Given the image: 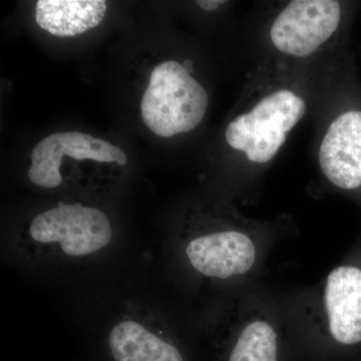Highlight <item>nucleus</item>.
Instances as JSON below:
<instances>
[{
  "instance_id": "11",
  "label": "nucleus",
  "mask_w": 361,
  "mask_h": 361,
  "mask_svg": "<svg viewBox=\"0 0 361 361\" xmlns=\"http://www.w3.org/2000/svg\"><path fill=\"white\" fill-rule=\"evenodd\" d=\"M235 327L226 361H278L279 341L274 323L251 315Z\"/></svg>"
},
{
  "instance_id": "4",
  "label": "nucleus",
  "mask_w": 361,
  "mask_h": 361,
  "mask_svg": "<svg viewBox=\"0 0 361 361\" xmlns=\"http://www.w3.org/2000/svg\"><path fill=\"white\" fill-rule=\"evenodd\" d=\"M180 248L195 274L218 281L244 276L258 260V246L252 237L230 228L195 233Z\"/></svg>"
},
{
  "instance_id": "10",
  "label": "nucleus",
  "mask_w": 361,
  "mask_h": 361,
  "mask_svg": "<svg viewBox=\"0 0 361 361\" xmlns=\"http://www.w3.org/2000/svg\"><path fill=\"white\" fill-rule=\"evenodd\" d=\"M106 11L104 0H39L35 21L54 37H75L101 25Z\"/></svg>"
},
{
  "instance_id": "2",
  "label": "nucleus",
  "mask_w": 361,
  "mask_h": 361,
  "mask_svg": "<svg viewBox=\"0 0 361 361\" xmlns=\"http://www.w3.org/2000/svg\"><path fill=\"white\" fill-rule=\"evenodd\" d=\"M208 104L206 90L182 63L163 61L152 71L142 94V122L161 137L191 132L203 121Z\"/></svg>"
},
{
  "instance_id": "9",
  "label": "nucleus",
  "mask_w": 361,
  "mask_h": 361,
  "mask_svg": "<svg viewBox=\"0 0 361 361\" xmlns=\"http://www.w3.org/2000/svg\"><path fill=\"white\" fill-rule=\"evenodd\" d=\"M325 177L339 189L361 187V111L342 114L330 125L318 154Z\"/></svg>"
},
{
  "instance_id": "1",
  "label": "nucleus",
  "mask_w": 361,
  "mask_h": 361,
  "mask_svg": "<svg viewBox=\"0 0 361 361\" xmlns=\"http://www.w3.org/2000/svg\"><path fill=\"white\" fill-rule=\"evenodd\" d=\"M113 236L103 211L82 203H59L33 218L20 246L32 257L80 261L108 249Z\"/></svg>"
},
{
  "instance_id": "6",
  "label": "nucleus",
  "mask_w": 361,
  "mask_h": 361,
  "mask_svg": "<svg viewBox=\"0 0 361 361\" xmlns=\"http://www.w3.org/2000/svg\"><path fill=\"white\" fill-rule=\"evenodd\" d=\"M65 156L75 160L127 165L128 158L120 147L82 132L54 133L35 147L28 179L35 186L56 189L63 184L61 161Z\"/></svg>"
},
{
  "instance_id": "12",
  "label": "nucleus",
  "mask_w": 361,
  "mask_h": 361,
  "mask_svg": "<svg viewBox=\"0 0 361 361\" xmlns=\"http://www.w3.org/2000/svg\"><path fill=\"white\" fill-rule=\"evenodd\" d=\"M223 4H225V1H221V0H199L197 1L198 6L205 11H216Z\"/></svg>"
},
{
  "instance_id": "7",
  "label": "nucleus",
  "mask_w": 361,
  "mask_h": 361,
  "mask_svg": "<svg viewBox=\"0 0 361 361\" xmlns=\"http://www.w3.org/2000/svg\"><path fill=\"white\" fill-rule=\"evenodd\" d=\"M104 361H187L165 329L140 312L121 316L106 332Z\"/></svg>"
},
{
  "instance_id": "8",
  "label": "nucleus",
  "mask_w": 361,
  "mask_h": 361,
  "mask_svg": "<svg viewBox=\"0 0 361 361\" xmlns=\"http://www.w3.org/2000/svg\"><path fill=\"white\" fill-rule=\"evenodd\" d=\"M327 329L343 346L361 343V268L344 264L329 273L323 288Z\"/></svg>"
},
{
  "instance_id": "3",
  "label": "nucleus",
  "mask_w": 361,
  "mask_h": 361,
  "mask_svg": "<svg viewBox=\"0 0 361 361\" xmlns=\"http://www.w3.org/2000/svg\"><path fill=\"white\" fill-rule=\"evenodd\" d=\"M305 113L302 97L292 90H277L263 97L248 113L234 118L226 129V141L233 149L243 152L252 163H268Z\"/></svg>"
},
{
  "instance_id": "5",
  "label": "nucleus",
  "mask_w": 361,
  "mask_h": 361,
  "mask_svg": "<svg viewBox=\"0 0 361 361\" xmlns=\"http://www.w3.org/2000/svg\"><path fill=\"white\" fill-rule=\"evenodd\" d=\"M341 6L334 0H295L281 11L270 28V39L278 51L306 58L336 32Z\"/></svg>"
}]
</instances>
